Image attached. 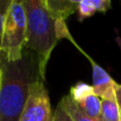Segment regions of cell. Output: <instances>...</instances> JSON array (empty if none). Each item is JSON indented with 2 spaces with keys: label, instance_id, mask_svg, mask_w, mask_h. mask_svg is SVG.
Wrapping results in <instances>:
<instances>
[{
  "label": "cell",
  "instance_id": "8",
  "mask_svg": "<svg viewBox=\"0 0 121 121\" xmlns=\"http://www.w3.org/2000/svg\"><path fill=\"white\" fill-rule=\"evenodd\" d=\"M79 107L84 114L94 119H101V109H102V100L96 95L87 97L85 100L80 102Z\"/></svg>",
  "mask_w": 121,
  "mask_h": 121
},
{
  "label": "cell",
  "instance_id": "5",
  "mask_svg": "<svg viewBox=\"0 0 121 121\" xmlns=\"http://www.w3.org/2000/svg\"><path fill=\"white\" fill-rule=\"evenodd\" d=\"M91 64L92 68V87L95 95L101 100L116 101V87L118 83L112 79L105 69H103L97 62H95L87 53H85L81 48L79 49Z\"/></svg>",
  "mask_w": 121,
  "mask_h": 121
},
{
  "label": "cell",
  "instance_id": "6",
  "mask_svg": "<svg viewBox=\"0 0 121 121\" xmlns=\"http://www.w3.org/2000/svg\"><path fill=\"white\" fill-rule=\"evenodd\" d=\"M111 9V0H78V19L83 21L94 16L97 12L106 13Z\"/></svg>",
  "mask_w": 121,
  "mask_h": 121
},
{
  "label": "cell",
  "instance_id": "14",
  "mask_svg": "<svg viewBox=\"0 0 121 121\" xmlns=\"http://www.w3.org/2000/svg\"><path fill=\"white\" fill-rule=\"evenodd\" d=\"M116 102H117L118 108H119L121 118V84H118L116 87Z\"/></svg>",
  "mask_w": 121,
  "mask_h": 121
},
{
  "label": "cell",
  "instance_id": "10",
  "mask_svg": "<svg viewBox=\"0 0 121 121\" xmlns=\"http://www.w3.org/2000/svg\"><path fill=\"white\" fill-rule=\"evenodd\" d=\"M95 95L92 85L85 83V82H77L74 85H72L69 90V97L72 99L73 102L79 104L83 100H85L87 97Z\"/></svg>",
  "mask_w": 121,
  "mask_h": 121
},
{
  "label": "cell",
  "instance_id": "13",
  "mask_svg": "<svg viewBox=\"0 0 121 121\" xmlns=\"http://www.w3.org/2000/svg\"><path fill=\"white\" fill-rule=\"evenodd\" d=\"M52 121H72L70 115L68 114V112L65 109V107L63 106V104L59 102V104L56 105V108L53 112V120Z\"/></svg>",
  "mask_w": 121,
  "mask_h": 121
},
{
  "label": "cell",
  "instance_id": "7",
  "mask_svg": "<svg viewBox=\"0 0 121 121\" xmlns=\"http://www.w3.org/2000/svg\"><path fill=\"white\" fill-rule=\"evenodd\" d=\"M46 4L55 19L66 20L78 11V0H46Z\"/></svg>",
  "mask_w": 121,
  "mask_h": 121
},
{
  "label": "cell",
  "instance_id": "1",
  "mask_svg": "<svg viewBox=\"0 0 121 121\" xmlns=\"http://www.w3.org/2000/svg\"><path fill=\"white\" fill-rule=\"evenodd\" d=\"M1 68L0 121H19L29 96L30 85L40 78L37 59L31 51L17 62H9L1 56Z\"/></svg>",
  "mask_w": 121,
  "mask_h": 121
},
{
  "label": "cell",
  "instance_id": "12",
  "mask_svg": "<svg viewBox=\"0 0 121 121\" xmlns=\"http://www.w3.org/2000/svg\"><path fill=\"white\" fill-rule=\"evenodd\" d=\"M12 0H0V48H1L2 36H3V29H4V21L8 14L9 8Z\"/></svg>",
  "mask_w": 121,
  "mask_h": 121
},
{
  "label": "cell",
  "instance_id": "3",
  "mask_svg": "<svg viewBox=\"0 0 121 121\" xmlns=\"http://www.w3.org/2000/svg\"><path fill=\"white\" fill-rule=\"evenodd\" d=\"M27 34V13L25 0H12L4 21L0 54L9 62H17L23 56Z\"/></svg>",
  "mask_w": 121,
  "mask_h": 121
},
{
  "label": "cell",
  "instance_id": "15",
  "mask_svg": "<svg viewBox=\"0 0 121 121\" xmlns=\"http://www.w3.org/2000/svg\"><path fill=\"white\" fill-rule=\"evenodd\" d=\"M2 81V68H1V54H0V86H1Z\"/></svg>",
  "mask_w": 121,
  "mask_h": 121
},
{
  "label": "cell",
  "instance_id": "11",
  "mask_svg": "<svg viewBox=\"0 0 121 121\" xmlns=\"http://www.w3.org/2000/svg\"><path fill=\"white\" fill-rule=\"evenodd\" d=\"M101 119L102 121H121L120 112L116 101L102 100Z\"/></svg>",
  "mask_w": 121,
  "mask_h": 121
},
{
  "label": "cell",
  "instance_id": "16",
  "mask_svg": "<svg viewBox=\"0 0 121 121\" xmlns=\"http://www.w3.org/2000/svg\"><path fill=\"white\" fill-rule=\"evenodd\" d=\"M116 43H117V45L119 46L120 51H121V37H119V36H117V37H116Z\"/></svg>",
  "mask_w": 121,
  "mask_h": 121
},
{
  "label": "cell",
  "instance_id": "9",
  "mask_svg": "<svg viewBox=\"0 0 121 121\" xmlns=\"http://www.w3.org/2000/svg\"><path fill=\"white\" fill-rule=\"evenodd\" d=\"M60 102L63 104L65 109L68 112L72 121H102V119H94V118H90L89 116H87L86 114H84L79 107V105L72 101L69 95L64 96L60 99Z\"/></svg>",
  "mask_w": 121,
  "mask_h": 121
},
{
  "label": "cell",
  "instance_id": "4",
  "mask_svg": "<svg viewBox=\"0 0 121 121\" xmlns=\"http://www.w3.org/2000/svg\"><path fill=\"white\" fill-rule=\"evenodd\" d=\"M53 112L44 81L37 78L29 88V96L19 121H52Z\"/></svg>",
  "mask_w": 121,
  "mask_h": 121
},
{
  "label": "cell",
  "instance_id": "2",
  "mask_svg": "<svg viewBox=\"0 0 121 121\" xmlns=\"http://www.w3.org/2000/svg\"><path fill=\"white\" fill-rule=\"evenodd\" d=\"M27 13V34L25 48L35 54L38 72L43 81L46 79V69L59 37L56 19L47 8L46 0H25Z\"/></svg>",
  "mask_w": 121,
  "mask_h": 121
}]
</instances>
